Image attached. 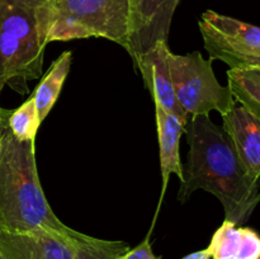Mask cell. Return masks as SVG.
<instances>
[{
  "mask_svg": "<svg viewBox=\"0 0 260 259\" xmlns=\"http://www.w3.org/2000/svg\"><path fill=\"white\" fill-rule=\"evenodd\" d=\"M170 48L167 41L157 42L151 50L139 56L135 65L140 70L145 86L151 94L155 104L161 106L165 111L177 116L187 126L189 116L178 103L170 76L169 56Z\"/></svg>",
  "mask_w": 260,
  "mask_h": 259,
  "instance_id": "8",
  "label": "cell"
},
{
  "mask_svg": "<svg viewBox=\"0 0 260 259\" xmlns=\"http://www.w3.org/2000/svg\"><path fill=\"white\" fill-rule=\"evenodd\" d=\"M150 235L151 234H147V236L145 238V240L141 244H139L137 246H135L134 249H129L122 259H160L159 256H156L152 251L151 243H150Z\"/></svg>",
  "mask_w": 260,
  "mask_h": 259,
  "instance_id": "17",
  "label": "cell"
},
{
  "mask_svg": "<svg viewBox=\"0 0 260 259\" xmlns=\"http://www.w3.org/2000/svg\"><path fill=\"white\" fill-rule=\"evenodd\" d=\"M0 259H4V256H3V254H2V251H0Z\"/></svg>",
  "mask_w": 260,
  "mask_h": 259,
  "instance_id": "21",
  "label": "cell"
},
{
  "mask_svg": "<svg viewBox=\"0 0 260 259\" xmlns=\"http://www.w3.org/2000/svg\"><path fill=\"white\" fill-rule=\"evenodd\" d=\"M155 114H156L157 139H159V154H160V170H161V195L157 203L152 226L150 233L154 229L156 218L159 216L160 207L167 193L168 183L172 174H175L182 182L183 179V164L180 161L179 144L180 137L185 132V124L174 114L165 111L161 106L155 104Z\"/></svg>",
  "mask_w": 260,
  "mask_h": 259,
  "instance_id": "11",
  "label": "cell"
},
{
  "mask_svg": "<svg viewBox=\"0 0 260 259\" xmlns=\"http://www.w3.org/2000/svg\"><path fill=\"white\" fill-rule=\"evenodd\" d=\"M10 113H12L10 109H5L0 107V141H2L3 135L8 130V121H9Z\"/></svg>",
  "mask_w": 260,
  "mask_h": 259,
  "instance_id": "19",
  "label": "cell"
},
{
  "mask_svg": "<svg viewBox=\"0 0 260 259\" xmlns=\"http://www.w3.org/2000/svg\"><path fill=\"white\" fill-rule=\"evenodd\" d=\"M131 0H51L48 43L106 38L127 51Z\"/></svg>",
  "mask_w": 260,
  "mask_h": 259,
  "instance_id": "4",
  "label": "cell"
},
{
  "mask_svg": "<svg viewBox=\"0 0 260 259\" xmlns=\"http://www.w3.org/2000/svg\"><path fill=\"white\" fill-rule=\"evenodd\" d=\"M180 0H131V25L127 52L132 60L169 37L173 15Z\"/></svg>",
  "mask_w": 260,
  "mask_h": 259,
  "instance_id": "7",
  "label": "cell"
},
{
  "mask_svg": "<svg viewBox=\"0 0 260 259\" xmlns=\"http://www.w3.org/2000/svg\"><path fill=\"white\" fill-rule=\"evenodd\" d=\"M51 0H0V94L10 85L24 94L42 75Z\"/></svg>",
  "mask_w": 260,
  "mask_h": 259,
  "instance_id": "3",
  "label": "cell"
},
{
  "mask_svg": "<svg viewBox=\"0 0 260 259\" xmlns=\"http://www.w3.org/2000/svg\"><path fill=\"white\" fill-rule=\"evenodd\" d=\"M228 83L235 101L260 118V71L251 69H230Z\"/></svg>",
  "mask_w": 260,
  "mask_h": 259,
  "instance_id": "15",
  "label": "cell"
},
{
  "mask_svg": "<svg viewBox=\"0 0 260 259\" xmlns=\"http://www.w3.org/2000/svg\"><path fill=\"white\" fill-rule=\"evenodd\" d=\"M211 58H205L200 51L168 56L170 76L178 103L190 117L208 116L212 111L222 114L235 107V98L229 86H222L216 79Z\"/></svg>",
  "mask_w": 260,
  "mask_h": 259,
  "instance_id": "5",
  "label": "cell"
},
{
  "mask_svg": "<svg viewBox=\"0 0 260 259\" xmlns=\"http://www.w3.org/2000/svg\"><path fill=\"white\" fill-rule=\"evenodd\" d=\"M222 128L230 136L241 163L251 177L260 178V118L241 107L222 114Z\"/></svg>",
  "mask_w": 260,
  "mask_h": 259,
  "instance_id": "10",
  "label": "cell"
},
{
  "mask_svg": "<svg viewBox=\"0 0 260 259\" xmlns=\"http://www.w3.org/2000/svg\"><path fill=\"white\" fill-rule=\"evenodd\" d=\"M75 259H122L129 250L124 241L104 240L74 230L68 238Z\"/></svg>",
  "mask_w": 260,
  "mask_h": 259,
  "instance_id": "14",
  "label": "cell"
},
{
  "mask_svg": "<svg viewBox=\"0 0 260 259\" xmlns=\"http://www.w3.org/2000/svg\"><path fill=\"white\" fill-rule=\"evenodd\" d=\"M68 238L45 230L33 233L0 230V251L4 259H75Z\"/></svg>",
  "mask_w": 260,
  "mask_h": 259,
  "instance_id": "9",
  "label": "cell"
},
{
  "mask_svg": "<svg viewBox=\"0 0 260 259\" xmlns=\"http://www.w3.org/2000/svg\"><path fill=\"white\" fill-rule=\"evenodd\" d=\"M40 124V114L32 95L19 108L12 111L8 121V128L19 141H30L36 140Z\"/></svg>",
  "mask_w": 260,
  "mask_h": 259,
  "instance_id": "16",
  "label": "cell"
},
{
  "mask_svg": "<svg viewBox=\"0 0 260 259\" xmlns=\"http://www.w3.org/2000/svg\"><path fill=\"white\" fill-rule=\"evenodd\" d=\"M230 69H251L260 71V55L236 56L225 61Z\"/></svg>",
  "mask_w": 260,
  "mask_h": 259,
  "instance_id": "18",
  "label": "cell"
},
{
  "mask_svg": "<svg viewBox=\"0 0 260 259\" xmlns=\"http://www.w3.org/2000/svg\"><path fill=\"white\" fill-rule=\"evenodd\" d=\"M185 132L189 151L178 201L185 203L196 190H206L221 202L225 220L243 223L260 202L259 179L249 174L230 136L208 116L190 117Z\"/></svg>",
  "mask_w": 260,
  "mask_h": 259,
  "instance_id": "1",
  "label": "cell"
},
{
  "mask_svg": "<svg viewBox=\"0 0 260 259\" xmlns=\"http://www.w3.org/2000/svg\"><path fill=\"white\" fill-rule=\"evenodd\" d=\"M71 57H73L71 51H65V52L61 53L53 61L47 74L41 79L40 84L33 93V98L36 101V107L38 109L41 122L46 119L52 107L55 106L58 95H60L65 79L68 78L69 73H70Z\"/></svg>",
  "mask_w": 260,
  "mask_h": 259,
  "instance_id": "13",
  "label": "cell"
},
{
  "mask_svg": "<svg viewBox=\"0 0 260 259\" xmlns=\"http://www.w3.org/2000/svg\"><path fill=\"white\" fill-rule=\"evenodd\" d=\"M198 25L211 60L260 55V27L213 10H206Z\"/></svg>",
  "mask_w": 260,
  "mask_h": 259,
  "instance_id": "6",
  "label": "cell"
},
{
  "mask_svg": "<svg viewBox=\"0 0 260 259\" xmlns=\"http://www.w3.org/2000/svg\"><path fill=\"white\" fill-rule=\"evenodd\" d=\"M259 259H260V258H259Z\"/></svg>",
  "mask_w": 260,
  "mask_h": 259,
  "instance_id": "22",
  "label": "cell"
},
{
  "mask_svg": "<svg viewBox=\"0 0 260 259\" xmlns=\"http://www.w3.org/2000/svg\"><path fill=\"white\" fill-rule=\"evenodd\" d=\"M182 259H211V255L207 249H203V250H198L194 251V253L188 254V255H185Z\"/></svg>",
  "mask_w": 260,
  "mask_h": 259,
  "instance_id": "20",
  "label": "cell"
},
{
  "mask_svg": "<svg viewBox=\"0 0 260 259\" xmlns=\"http://www.w3.org/2000/svg\"><path fill=\"white\" fill-rule=\"evenodd\" d=\"M207 250L213 259H259L260 236L250 228L225 220L213 234Z\"/></svg>",
  "mask_w": 260,
  "mask_h": 259,
  "instance_id": "12",
  "label": "cell"
},
{
  "mask_svg": "<svg viewBox=\"0 0 260 259\" xmlns=\"http://www.w3.org/2000/svg\"><path fill=\"white\" fill-rule=\"evenodd\" d=\"M0 230L10 233L51 231L69 236L51 208L36 164V140L19 141L9 128L0 141Z\"/></svg>",
  "mask_w": 260,
  "mask_h": 259,
  "instance_id": "2",
  "label": "cell"
}]
</instances>
